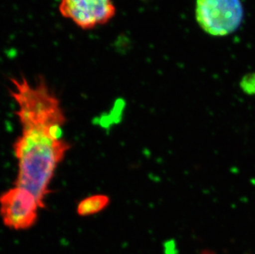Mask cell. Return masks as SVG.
<instances>
[{
  "instance_id": "8992f818",
  "label": "cell",
  "mask_w": 255,
  "mask_h": 254,
  "mask_svg": "<svg viewBox=\"0 0 255 254\" xmlns=\"http://www.w3.org/2000/svg\"><path fill=\"white\" fill-rule=\"evenodd\" d=\"M110 204V198L107 195L95 194L80 201L77 206V213L80 216L87 217L99 213Z\"/></svg>"
},
{
  "instance_id": "5b68a950",
  "label": "cell",
  "mask_w": 255,
  "mask_h": 254,
  "mask_svg": "<svg viewBox=\"0 0 255 254\" xmlns=\"http://www.w3.org/2000/svg\"><path fill=\"white\" fill-rule=\"evenodd\" d=\"M58 10L64 18L85 31L106 25L117 14L114 0H60Z\"/></svg>"
},
{
  "instance_id": "6da1fadb",
  "label": "cell",
  "mask_w": 255,
  "mask_h": 254,
  "mask_svg": "<svg viewBox=\"0 0 255 254\" xmlns=\"http://www.w3.org/2000/svg\"><path fill=\"white\" fill-rule=\"evenodd\" d=\"M22 128L13 144L18 168L14 186L28 191L44 208L55 172L70 145L63 137L60 125Z\"/></svg>"
},
{
  "instance_id": "52a82bcc",
  "label": "cell",
  "mask_w": 255,
  "mask_h": 254,
  "mask_svg": "<svg viewBox=\"0 0 255 254\" xmlns=\"http://www.w3.org/2000/svg\"><path fill=\"white\" fill-rule=\"evenodd\" d=\"M240 85L245 94L251 96L255 95V73L245 75L241 79Z\"/></svg>"
},
{
  "instance_id": "7a4b0ae2",
  "label": "cell",
  "mask_w": 255,
  "mask_h": 254,
  "mask_svg": "<svg viewBox=\"0 0 255 254\" xmlns=\"http://www.w3.org/2000/svg\"><path fill=\"white\" fill-rule=\"evenodd\" d=\"M10 95L17 104L16 114L22 127L65 126L60 100L44 79L31 84L24 77L12 78Z\"/></svg>"
},
{
  "instance_id": "277c9868",
  "label": "cell",
  "mask_w": 255,
  "mask_h": 254,
  "mask_svg": "<svg viewBox=\"0 0 255 254\" xmlns=\"http://www.w3.org/2000/svg\"><path fill=\"white\" fill-rule=\"evenodd\" d=\"M41 208L36 197L22 187L14 186L0 195V216L3 225L11 230L31 228Z\"/></svg>"
},
{
  "instance_id": "3957f363",
  "label": "cell",
  "mask_w": 255,
  "mask_h": 254,
  "mask_svg": "<svg viewBox=\"0 0 255 254\" xmlns=\"http://www.w3.org/2000/svg\"><path fill=\"white\" fill-rule=\"evenodd\" d=\"M244 9L241 0H197L198 24L212 36H227L241 26Z\"/></svg>"
}]
</instances>
